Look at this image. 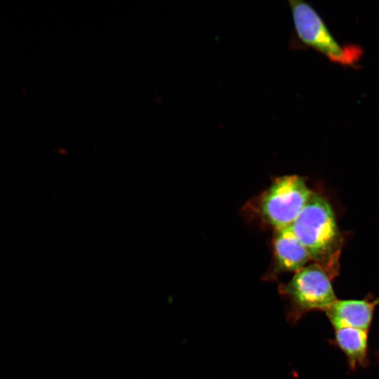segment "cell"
I'll return each instance as SVG.
<instances>
[{
    "label": "cell",
    "instance_id": "obj_3",
    "mask_svg": "<svg viewBox=\"0 0 379 379\" xmlns=\"http://www.w3.org/2000/svg\"><path fill=\"white\" fill-rule=\"evenodd\" d=\"M297 39L330 61L343 66L355 67L363 55L357 44L341 45L333 37L317 11L302 1H288Z\"/></svg>",
    "mask_w": 379,
    "mask_h": 379
},
{
    "label": "cell",
    "instance_id": "obj_4",
    "mask_svg": "<svg viewBox=\"0 0 379 379\" xmlns=\"http://www.w3.org/2000/svg\"><path fill=\"white\" fill-rule=\"evenodd\" d=\"M313 192L295 175L274 179L257 201L261 219L275 230L290 226L307 204Z\"/></svg>",
    "mask_w": 379,
    "mask_h": 379
},
{
    "label": "cell",
    "instance_id": "obj_7",
    "mask_svg": "<svg viewBox=\"0 0 379 379\" xmlns=\"http://www.w3.org/2000/svg\"><path fill=\"white\" fill-rule=\"evenodd\" d=\"M368 338L367 331L353 328L335 329L334 343L345 354L352 370L368 364Z\"/></svg>",
    "mask_w": 379,
    "mask_h": 379
},
{
    "label": "cell",
    "instance_id": "obj_2",
    "mask_svg": "<svg viewBox=\"0 0 379 379\" xmlns=\"http://www.w3.org/2000/svg\"><path fill=\"white\" fill-rule=\"evenodd\" d=\"M332 279L319 265L313 262L295 272L286 284H281L279 291L286 302L287 321L295 325L312 311H324L338 299L332 286Z\"/></svg>",
    "mask_w": 379,
    "mask_h": 379
},
{
    "label": "cell",
    "instance_id": "obj_5",
    "mask_svg": "<svg viewBox=\"0 0 379 379\" xmlns=\"http://www.w3.org/2000/svg\"><path fill=\"white\" fill-rule=\"evenodd\" d=\"M375 303L367 299L337 300L324 312L335 329L353 328L368 331Z\"/></svg>",
    "mask_w": 379,
    "mask_h": 379
},
{
    "label": "cell",
    "instance_id": "obj_6",
    "mask_svg": "<svg viewBox=\"0 0 379 379\" xmlns=\"http://www.w3.org/2000/svg\"><path fill=\"white\" fill-rule=\"evenodd\" d=\"M273 246L277 272H297L311 260L290 226L276 230Z\"/></svg>",
    "mask_w": 379,
    "mask_h": 379
},
{
    "label": "cell",
    "instance_id": "obj_8",
    "mask_svg": "<svg viewBox=\"0 0 379 379\" xmlns=\"http://www.w3.org/2000/svg\"><path fill=\"white\" fill-rule=\"evenodd\" d=\"M373 302H374L375 305H378L379 304V296L375 300H374Z\"/></svg>",
    "mask_w": 379,
    "mask_h": 379
},
{
    "label": "cell",
    "instance_id": "obj_1",
    "mask_svg": "<svg viewBox=\"0 0 379 379\" xmlns=\"http://www.w3.org/2000/svg\"><path fill=\"white\" fill-rule=\"evenodd\" d=\"M290 227L310 259L333 280L338 277L344 240L329 203L313 192Z\"/></svg>",
    "mask_w": 379,
    "mask_h": 379
}]
</instances>
